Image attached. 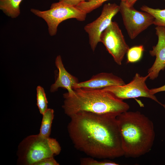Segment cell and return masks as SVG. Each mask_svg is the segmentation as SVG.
Instances as JSON below:
<instances>
[{
  "label": "cell",
  "instance_id": "obj_23",
  "mask_svg": "<svg viewBox=\"0 0 165 165\" xmlns=\"http://www.w3.org/2000/svg\"><path fill=\"white\" fill-rule=\"evenodd\" d=\"M138 0H127L126 2L127 5L130 7H133L134 5Z\"/></svg>",
  "mask_w": 165,
  "mask_h": 165
},
{
  "label": "cell",
  "instance_id": "obj_1",
  "mask_svg": "<svg viewBox=\"0 0 165 165\" xmlns=\"http://www.w3.org/2000/svg\"><path fill=\"white\" fill-rule=\"evenodd\" d=\"M117 116L82 112L70 116L67 129L75 147L93 158L124 156Z\"/></svg>",
  "mask_w": 165,
  "mask_h": 165
},
{
  "label": "cell",
  "instance_id": "obj_2",
  "mask_svg": "<svg viewBox=\"0 0 165 165\" xmlns=\"http://www.w3.org/2000/svg\"><path fill=\"white\" fill-rule=\"evenodd\" d=\"M124 156L137 158L149 152L155 140L152 122L140 112H124L117 116Z\"/></svg>",
  "mask_w": 165,
  "mask_h": 165
},
{
  "label": "cell",
  "instance_id": "obj_11",
  "mask_svg": "<svg viewBox=\"0 0 165 165\" xmlns=\"http://www.w3.org/2000/svg\"><path fill=\"white\" fill-rule=\"evenodd\" d=\"M125 84L122 78L113 73L102 72L93 75L87 81L78 82L74 85L73 89H99L108 86H121Z\"/></svg>",
  "mask_w": 165,
  "mask_h": 165
},
{
  "label": "cell",
  "instance_id": "obj_7",
  "mask_svg": "<svg viewBox=\"0 0 165 165\" xmlns=\"http://www.w3.org/2000/svg\"><path fill=\"white\" fill-rule=\"evenodd\" d=\"M149 75L143 76L136 73L129 83L123 85L112 86L103 89L108 91L115 96L122 100L139 97L149 98L155 101L165 109V105L159 101L154 95L152 94L147 86L146 81Z\"/></svg>",
  "mask_w": 165,
  "mask_h": 165
},
{
  "label": "cell",
  "instance_id": "obj_21",
  "mask_svg": "<svg viewBox=\"0 0 165 165\" xmlns=\"http://www.w3.org/2000/svg\"><path fill=\"white\" fill-rule=\"evenodd\" d=\"M69 5L76 6L81 2L85 1H89L92 0H59Z\"/></svg>",
  "mask_w": 165,
  "mask_h": 165
},
{
  "label": "cell",
  "instance_id": "obj_13",
  "mask_svg": "<svg viewBox=\"0 0 165 165\" xmlns=\"http://www.w3.org/2000/svg\"><path fill=\"white\" fill-rule=\"evenodd\" d=\"M23 0H0V9L12 18L18 16L20 13V5Z\"/></svg>",
  "mask_w": 165,
  "mask_h": 165
},
{
  "label": "cell",
  "instance_id": "obj_19",
  "mask_svg": "<svg viewBox=\"0 0 165 165\" xmlns=\"http://www.w3.org/2000/svg\"><path fill=\"white\" fill-rule=\"evenodd\" d=\"M82 165H118V163L109 160L97 161L91 157L82 158L80 160Z\"/></svg>",
  "mask_w": 165,
  "mask_h": 165
},
{
  "label": "cell",
  "instance_id": "obj_16",
  "mask_svg": "<svg viewBox=\"0 0 165 165\" xmlns=\"http://www.w3.org/2000/svg\"><path fill=\"white\" fill-rule=\"evenodd\" d=\"M108 0H92L81 2L76 7L81 10L87 14L101 6L105 2ZM126 1L127 0H121Z\"/></svg>",
  "mask_w": 165,
  "mask_h": 165
},
{
  "label": "cell",
  "instance_id": "obj_4",
  "mask_svg": "<svg viewBox=\"0 0 165 165\" xmlns=\"http://www.w3.org/2000/svg\"><path fill=\"white\" fill-rule=\"evenodd\" d=\"M50 137L44 138L38 134L25 138L18 146L17 163L34 165L45 158L53 156L54 155L51 148Z\"/></svg>",
  "mask_w": 165,
  "mask_h": 165
},
{
  "label": "cell",
  "instance_id": "obj_20",
  "mask_svg": "<svg viewBox=\"0 0 165 165\" xmlns=\"http://www.w3.org/2000/svg\"><path fill=\"white\" fill-rule=\"evenodd\" d=\"M53 156L45 158L35 163L34 165H59Z\"/></svg>",
  "mask_w": 165,
  "mask_h": 165
},
{
  "label": "cell",
  "instance_id": "obj_5",
  "mask_svg": "<svg viewBox=\"0 0 165 165\" xmlns=\"http://www.w3.org/2000/svg\"><path fill=\"white\" fill-rule=\"evenodd\" d=\"M34 14L43 19L47 24L49 34L51 36L56 35L59 24L66 20L75 18L79 21L85 20L87 14L75 6L61 1L52 3L50 9L41 11L31 9Z\"/></svg>",
  "mask_w": 165,
  "mask_h": 165
},
{
  "label": "cell",
  "instance_id": "obj_12",
  "mask_svg": "<svg viewBox=\"0 0 165 165\" xmlns=\"http://www.w3.org/2000/svg\"><path fill=\"white\" fill-rule=\"evenodd\" d=\"M55 64L58 72L56 80L51 86V92H55L61 87L66 89L69 94H72L74 92L73 87L79 82L78 79L67 71L64 67L60 55H58L56 57Z\"/></svg>",
  "mask_w": 165,
  "mask_h": 165
},
{
  "label": "cell",
  "instance_id": "obj_8",
  "mask_svg": "<svg viewBox=\"0 0 165 165\" xmlns=\"http://www.w3.org/2000/svg\"><path fill=\"white\" fill-rule=\"evenodd\" d=\"M100 42L103 43L116 63L121 65L124 57L130 48L116 22L112 21L101 33Z\"/></svg>",
  "mask_w": 165,
  "mask_h": 165
},
{
  "label": "cell",
  "instance_id": "obj_10",
  "mask_svg": "<svg viewBox=\"0 0 165 165\" xmlns=\"http://www.w3.org/2000/svg\"><path fill=\"white\" fill-rule=\"evenodd\" d=\"M155 29L158 42L149 51V53L151 56H155L156 59L148 71L149 78L152 80L156 78L160 71L165 68V27L156 26Z\"/></svg>",
  "mask_w": 165,
  "mask_h": 165
},
{
  "label": "cell",
  "instance_id": "obj_22",
  "mask_svg": "<svg viewBox=\"0 0 165 165\" xmlns=\"http://www.w3.org/2000/svg\"><path fill=\"white\" fill-rule=\"evenodd\" d=\"M151 93L153 95L162 91H165V85L160 87L150 89Z\"/></svg>",
  "mask_w": 165,
  "mask_h": 165
},
{
  "label": "cell",
  "instance_id": "obj_6",
  "mask_svg": "<svg viewBox=\"0 0 165 165\" xmlns=\"http://www.w3.org/2000/svg\"><path fill=\"white\" fill-rule=\"evenodd\" d=\"M119 12L130 38L133 39L153 24L154 17L150 13L139 11L128 6L126 1H121Z\"/></svg>",
  "mask_w": 165,
  "mask_h": 165
},
{
  "label": "cell",
  "instance_id": "obj_3",
  "mask_svg": "<svg viewBox=\"0 0 165 165\" xmlns=\"http://www.w3.org/2000/svg\"><path fill=\"white\" fill-rule=\"evenodd\" d=\"M73 90L72 94L67 92L63 94L62 107L65 113L69 117L82 112L118 116L130 108L129 105L123 100L103 89L80 88Z\"/></svg>",
  "mask_w": 165,
  "mask_h": 165
},
{
  "label": "cell",
  "instance_id": "obj_15",
  "mask_svg": "<svg viewBox=\"0 0 165 165\" xmlns=\"http://www.w3.org/2000/svg\"><path fill=\"white\" fill-rule=\"evenodd\" d=\"M140 9L147 12L154 17L153 24L157 26L165 27V9H153L147 6H142Z\"/></svg>",
  "mask_w": 165,
  "mask_h": 165
},
{
  "label": "cell",
  "instance_id": "obj_24",
  "mask_svg": "<svg viewBox=\"0 0 165 165\" xmlns=\"http://www.w3.org/2000/svg\"></svg>",
  "mask_w": 165,
  "mask_h": 165
},
{
  "label": "cell",
  "instance_id": "obj_18",
  "mask_svg": "<svg viewBox=\"0 0 165 165\" xmlns=\"http://www.w3.org/2000/svg\"><path fill=\"white\" fill-rule=\"evenodd\" d=\"M37 101L39 112L42 115L48 108V101L44 90L40 86L37 88Z\"/></svg>",
  "mask_w": 165,
  "mask_h": 165
},
{
  "label": "cell",
  "instance_id": "obj_17",
  "mask_svg": "<svg viewBox=\"0 0 165 165\" xmlns=\"http://www.w3.org/2000/svg\"><path fill=\"white\" fill-rule=\"evenodd\" d=\"M144 48L143 45L135 46L129 48L127 53V62L133 63L141 59Z\"/></svg>",
  "mask_w": 165,
  "mask_h": 165
},
{
  "label": "cell",
  "instance_id": "obj_14",
  "mask_svg": "<svg viewBox=\"0 0 165 165\" xmlns=\"http://www.w3.org/2000/svg\"><path fill=\"white\" fill-rule=\"evenodd\" d=\"M54 110L48 108L42 115L41 124L38 134L42 137L47 138L50 137L53 120L54 118Z\"/></svg>",
  "mask_w": 165,
  "mask_h": 165
},
{
  "label": "cell",
  "instance_id": "obj_9",
  "mask_svg": "<svg viewBox=\"0 0 165 165\" xmlns=\"http://www.w3.org/2000/svg\"><path fill=\"white\" fill-rule=\"evenodd\" d=\"M119 12V6L115 3L105 4L100 15L84 26V29L88 34L89 43L93 51L100 42L101 34L111 24L113 18Z\"/></svg>",
  "mask_w": 165,
  "mask_h": 165
}]
</instances>
